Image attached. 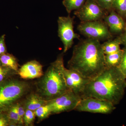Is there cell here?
<instances>
[{"instance_id":"obj_21","label":"cell","mask_w":126,"mask_h":126,"mask_svg":"<svg viewBox=\"0 0 126 126\" xmlns=\"http://www.w3.org/2000/svg\"><path fill=\"white\" fill-rule=\"evenodd\" d=\"M112 9L116 10L122 16H126V0H114Z\"/></svg>"},{"instance_id":"obj_11","label":"cell","mask_w":126,"mask_h":126,"mask_svg":"<svg viewBox=\"0 0 126 126\" xmlns=\"http://www.w3.org/2000/svg\"><path fill=\"white\" fill-rule=\"evenodd\" d=\"M44 74L43 65L35 60L25 63L19 68L18 71V75L24 79H39Z\"/></svg>"},{"instance_id":"obj_18","label":"cell","mask_w":126,"mask_h":126,"mask_svg":"<svg viewBox=\"0 0 126 126\" xmlns=\"http://www.w3.org/2000/svg\"><path fill=\"white\" fill-rule=\"evenodd\" d=\"M86 0H63V5L69 15L73 11H76L82 6Z\"/></svg>"},{"instance_id":"obj_2","label":"cell","mask_w":126,"mask_h":126,"mask_svg":"<svg viewBox=\"0 0 126 126\" xmlns=\"http://www.w3.org/2000/svg\"><path fill=\"white\" fill-rule=\"evenodd\" d=\"M126 78L118 67H107L99 75L90 79L81 98L92 97L105 100L115 105L124 96Z\"/></svg>"},{"instance_id":"obj_9","label":"cell","mask_w":126,"mask_h":126,"mask_svg":"<svg viewBox=\"0 0 126 126\" xmlns=\"http://www.w3.org/2000/svg\"><path fill=\"white\" fill-rule=\"evenodd\" d=\"M106 11L94 0H86L74 14L81 21L88 22L101 20L106 16Z\"/></svg>"},{"instance_id":"obj_14","label":"cell","mask_w":126,"mask_h":126,"mask_svg":"<svg viewBox=\"0 0 126 126\" xmlns=\"http://www.w3.org/2000/svg\"><path fill=\"white\" fill-rule=\"evenodd\" d=\"M123 49L110 54L105 55V63L107 67H118L121 62Z\"/></svg>"},{"instance_id":"obj_13","label":"cell","mask_w":126,"mask_h":126,"mask_svg":"<svg viewBox=\"0 0 126 126\" xmlns=\"http://www.w3.org/2000/svg\"><path fill=\"white\" fill-rule=\"evenodd\" d=\"M23 100L26 109L35 111L41 106L47 104L48 101L43 99L36 92H32L27 94Z\"/></svg>"},{"instance_id":"obj_27","label":"cell","mask_w":126,"mask_h":126,"mask_svg":"<svg viewBox=\"0 0 126 126\" xmlns=\"http://www.w3.org/2000/svg\"><path fill=\"white\" fill-rule=\"evenodd\" d=\"M10 121L5 112L0 113V126H10Z\"/></svg>"},{"instance_id":"obj_7","label":"cell","mask_w":126,"mask_h":126,"mask_svg":"<svg viewBox=\"0 0 126 126\" xmlns=\"http://www.w3.org/2000/svg\"><path fill=\"white\" fill-rule=\"evenodd\" d=\"M116 108L115 106L105 100L92 97L81 98L74 110L93 113L110 114Z\"/></svg>"},{"instance_id":"obj_26","label":"cell","mask_w":126,"mask_h":126,"mask_svg":"<svg viewBox=\"0 0 126 126\" xmlns=\"http://www.w3.org/2000/svg\"><path fill=\"white\" fill-rule=\"evenodd\" d=\"M5 35L4 34L0 37V56L7 53V48L5 42Z\"/></svg>"},{"instance_id":"obj_4","label":"cell","mask_w":126,"mask_h":126,"mask_svg":"<svg viewBox=\"0 0 126 126\" xmlns=\"http://www.w3.org/2000/svg\"><path fill=\"white\" fill-rule=\"evenodd\" d=\"M14 77L0 82V113L6 112L26 96L31 90V85L28 82Z\"/></svg>"},{"instance_id":"obj_1","label":"cell","mask_w":126,"mask_h":126,"mask_svg":"<svg viewBox=\"0 0 126 126\" xmlns=\"http://www.w3.org/2000/svg\"><path fill=\"white\" fill-rule=\"evenodd\" d=\"M105 56L99 41L88 38L74 47L68 68L76 70L86 79H92L107 68Z\"/></svg>"},{"instance_id":"obj_3","label":"cell","mask_w":126,"mask_h":126,"mask_svg":"<svg viewBox=\"0 0 126 126\" xmlns=\"http://www.w3.org/2000/svg\"><path fill=\"white\" fill-rule=\"evenodd\" d=\"M63 53L59 55L56 60L50 63L35 83V92L46 101L54 99L69 90L64 75Z\"/></svg>"},{"instance_id":"obj_6","label":"cell","mask_w":126,"mask_h":126,"mask_svg":"<svg viewBox=\"0 0 126 126\" xmlns=\"http://www.w3.org/2000/svg\"><path fill=\"white\" fill-rule=\"evenodd\" d=\"M74 19L69 15L67 16H59L58 20V34L63 45V53L72 47L75 39L79 38L74 31Z\"/></svg>"},{"instance_id":"obj_30","label":"cell","mask_w":126,"mask_h":126,"mask_svg":"<svg viewBox=\"0 0 126 126\" xmlns=\"http://www.w3.org/2000/svg\"></svg>"},{"instance_id":"obj_28","label":"cell","mask_w":126,"mask_h":126,"mask_svg":"<svg viewBox=\"0 0 126 126\" xmlns=\"http://www.w3.org/2000/svg\"><path fill=\"white\" fill-rule=\"evenodd\" d=\"M120 37L121 40L122 44L124 45L125 46H126V35H123Z\"/></svg>"},{"instance_id":"obj_10","label":"cell","mask_w":126,"mask_h":126,"mask_svg":"<svg viewBox=\"0 0 126 126\" xmlns=\"http://www.w3.org/2000/svg\"><path fill=\"white\" fill-rule=\"evenodd\" d=\"M64 75L68 89L81 97L86 85L90 79L84 78L76 70L65 67L64 69Z\"/></svg>"},{"instance_id":"obj_16","label":"cell","mask_w":126,"mask_h":126,"mask_svg":"<svg viewBox=\"0 0 126 126\" xmlns=\"http://www.w3.org/2000/svg\"><path fill=\"white\" fill-rule=\"evenodd\" d=\"M121 44V40L120 37H119L102 44V47L104 54H109L117 52L121 49L120 45Z\"/></svg>"},{"instance_id":"obj_12","label":"cell","mask_w":126,"mask_h":126,"mask_svg":"<svg viewBox=\"0 0 126 126\" xmlns=\"http://www.w3.org/2000/svg\"><path fill=\"white\" fill-rule=\"evenodd\" d=\"M104 18L106 25L112 33H121L125 28V22L123 19L114 11L112 10L109 15L105 16Z\"/></svg>"},{"instance_id":"obj_5","label":"cell","mask_w":126,"mask_h":126,"mask_svg":"<svg viewBox=\"0 0 126 126\" xmlns=\"http://www.w3.org/2000/svg\"><path fill=\"white\" fill-rule=\"evenodd\" d=\"M81 99L80 96L69 89L59 96L48 101L47 104L52 114H59L75 110Z\"/></svg>"},{"instance_id":"obj_19","label":"cell","mask_w":126,"mask_h":126,"mask_svg":"<svg viewBox=\"0 0 126 126\" xmlns=\"http://www.w3.org/2000/svg\"><path fill=\"white\" fill-rule=\"evenodd\" d=\"M35 113L36 117L38 118V122L48 118L50 115H52L50 107L47 103L36 109Z\"/></svg>"},{"instance_id":"obj_17","label":"cell","mask_w":126,"mask_h":126,"mask_svg":"<svg viewBox=\"0 0 126 126\" xmlns=\"http://www.w3.org/2000/svg\"><path fill=\"white\" fill-rule=\"evenodd\" d=\"M5 113L10 121V126H23L24 123L21 121L17 109L16 103L11 107Z\"/></svg>"},{"instance_id":"obj_20","label":"cell","mask_w":126,"mask_h":126,"mask_svg":"<svg viewBox=\"0 0 126 126\" xmlns=\"http://www.w3.org/2000/svg\"><path fill=\"white\" fill-rule=\"evenodd\" d=\"M17 75L18 72L3 65L0 61V82Z\"/></svg>"},{"instance_id":"obj_23","label":"cell","mask_w":126,"mask_h":126,"mask_svg":"<svg viewBox=\"0 0 126 126\" xmlns=\"http://www.w3.org/2000/svg\"><path fill=\"white\" fill-rule=\"evenodd\" d=\"M97 4L105 10L112 9L113 2L114 0H94Z\"/></svg>"},{"instance_id":"obj_22","label":"cell","mask_w":126,"mask_h":126,"mask_svg":"<svg viewBox=\"0 0 126 126\" xmlns=\"http://www.w3.org/2000/svg\"><path fill=\"white\" fill-rule=\"evenodd\" d=\"M36 115L35 111L26 109L23 117L24 126H34V123L35 120Z\"/></svg>"},{"instance_id":"obj_24","label":"cell","mask_w":126,"mask_h":126,"mask_svg":"<svg viewBox=\"0 0 126 126\" xmlns=\"http://www.w3.org/2000/svg\"><path fill=\"white\" fill-rule=\"evenodd\" d=\"M16 109L21 121L23 122V117L25 113L26 109L23 100H21L16 103ZM24 123V122H23Z\"/></svg>"},{"instance_id":"obj_15","label":"cell","mask_w":126,"mask_h":126,"mask_svg":"<svg viewBox=\"0 0 126 126\" xmlns=\"http://www.w3.org/2000/svg\"><path fill=\"white\" fill-rule=\"evenodd\" d=\"M0 61L3 65L18 73V60L13 55L7 52L0 56Z\"/></svg>"},{"instance_id":"obj_25","label":"cell","mask_w":126,"mask_h":126,"mask_svg":"<svg viewBox=\"0 0 126 126\" xmlns=\"http://www.w3.org/2000/svg\"><path fill=\"white\" fill-rule=\"evenodd\" d=\"M123 49L122 59L120 65L118 68L126 78V46Z\"/></svg>"},{"instance_id":"obj_29","label":"cell","mask_w":126,"mask_h":126,"mask_svg":"<svg viewBox=\"0 0 126 126\" xmlns=\"http://www.w3.org/2000/svg\"><path fill=\"white\" fill-rule=\"evenodd\" d=\"M126 34H125V35H126Z\"/></svg>"},{"instance_id":"obj_8","label":"cell","mask_w":126,"mask_h":126,"mask_svg":"<svg viewBox=\"0 0 126 126\" xmlns=\"http://www.w3.org/2000/svg\"><path fill=\"white\" fill-rule=\"evenodd\" d=\"M78 29L81 34L89 38L99 41L108 39L112 37L108 26L101 20L81 21L78 26Z\"/></svg>"}]
</instances>
